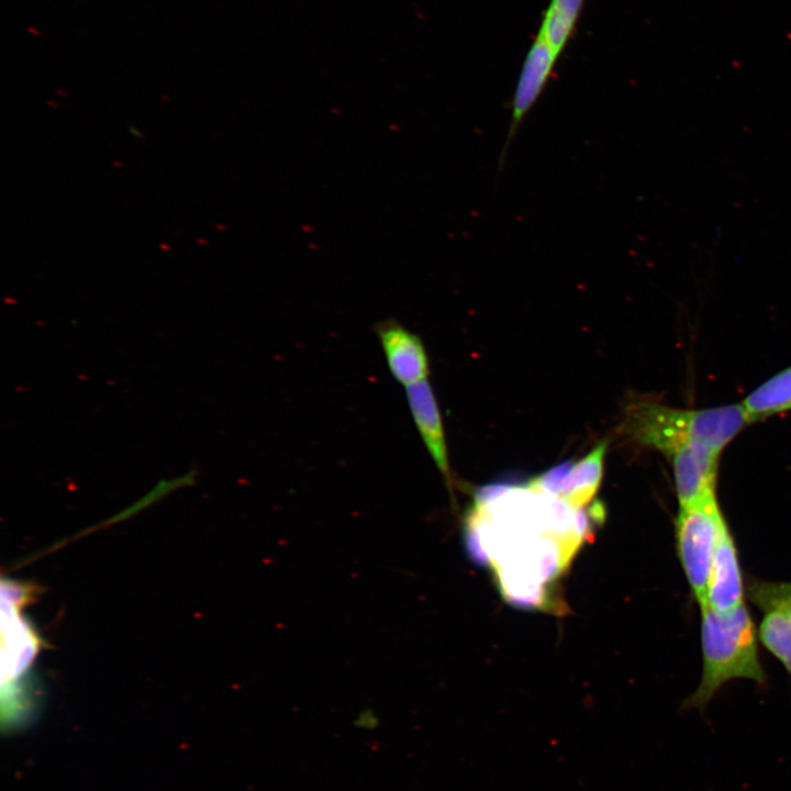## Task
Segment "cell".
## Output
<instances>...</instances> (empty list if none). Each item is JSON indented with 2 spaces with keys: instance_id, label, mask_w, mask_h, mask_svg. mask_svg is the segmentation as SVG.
I'll return each instance as SVG.
<instances>
[{
  "instance_id": "cell-12",
  "label": "cell",
  "mask_w": 791,
  "mask_h": 791,
  "mask_svg": "<svg viewBox=\"0 0 791 791\" xmlns=\"http://www.w3.org/2000/svg\"><path fill=\"white\" fill-rule=\"evenodd\" d=\"M750 423L791 410V367L761 383L740 402Z\"/></svg>"
},
{
  "instance_id": "cell-13",
  "label": "cell",
  "mask_w": 791,
  "mask_h": 791,
  "mask_svg": "<svg viewBox=\"0 0 791 791\" xmlns=\"http://www.w3.org/2000/svg\"><path fill=\"white\" fill-rule=\"evenodd\" d=\"M584 0H550L537 35L560 56L568 44Z\"/></svg>"
},
{
  "instance_id": "cell-1",
  "label": "cell",
  "mask_w": 791,
  "mask_h": 791,
  "mask_svg": "<svg viewBox=\"0 0 791 791\" xmlns=\"http://www.w3.org/2000/svg\"><path fill=\"white\" fill-rule=\"evenodd\" d=\"M504 486L466 517L468 554L491 566L504 599L520 606H550L552 584L570 565L601 517L558 498Z\"/></svg>"
},
{
  "instance_id": "cell-17",
  "label": "cell",
  "mask_w": 791,
  "mask_h": 791,
  "mask_svg": "<svg viewBox=\"0 0 791 791\" xmlns=\"http://www.w3.org/2000/svg\"><path fill=\"white\" fill-rule=\"evenodd\" d=\"M41 591V588L31 581H19L4 578L1 580V599L24 608L34 603Z\"/></svg>"
},
{
  "instance_id": "cell-14",
  "label": "cell",
  "mask_w": 791,
  "mask_h": 791,
  "mask_svg": "<svg viewBox=\"0 0 791 791\" xmlns=\"http://www.w3.org/2000/svg\"><path fill=\"white\" fill-rule=\"evenodd\" d=\"M762 611L759 639L791 675V620L782 609L777 606H768Z\"/></svg>"
},
{
  "instance_id": "cell-8",
  "label": "cell",
  "mask_w": 791,
  "mask_h": 791,
  "mask_svg": "<svg viewBox=\"0 0 791 791\" xmlns=\"http://www.w3.org/2000/svg\"><path fill=\"white\" fill-rule=\"evenodd\" d=\"M744 598L745 587L737 547L724 520L716 538L705 604L717 611H729L743 604Z\"/></svg>"
},
{
  "instance_id": "cell-5",
  "label": "cell",
  "mask_w": 791,
  "mask_h": 791,
  "mask_svg": "<svg viewBox=\"0 0 791 791\" xmlns=\"http://www.w3.org/2000/svg\"><path fill=\"white\" fill-rule=\"evenodd\" d=\"M24 606L1 599V688L25 682L44 642L21 611Z\"/></svg>"
},
{
  "instance_id": "cell-15",
  "label": "cell",
  "mask_w": 791,
  "mask_h": 791,
  "mask_svg": "<svg viewBox=\"0 0 791 791\" xmlns=\"http://www.w3.org/2000/svg\"><path fill=\"white\" fill-rule=\"evenodd\" d=\"M748 595L761 610L777 606L791 620V583L754 581L748 588Z\"/></svg>"
},
{
  "instance_id": "cell-6",
  "label": "cell",
  "mask_w": 791,
  "mask_h": 791,
  "mask_svg": "<svg viewBox=\"0 0 791 791\" xmlns=\"http://www.w3.org/2000/svg\"><path fill=\"white\" fill-rule=\"evenodd\" d=\"M559 56L538 35L531 45L524 59L517 85L511 100V116L504 145L499 158L503 166L509 148L527 114L538 101L553 73Z\"/></svg>"
},
{
  "instance_id": "cell-16",
  "label": "cell",
  "mask_w": 791,
  "mask_h": 791,
  "mask_svg": "<svg viewBox=\"0 0 791 791\" xmlns=\"http://www.w3.org/2000/svg\"><path fill=\"white\" fill-rule=\"evenodd\" d=\"M573 465L572 461H564L533 478L526 487L534 492L558 498Z\"/></svg>"
},
{
  "instance_id": "cell-2",
  "label": "cell",
  "mask_w": 791,
  "mask_h": 791,
  "mask_svg": "<svg viewBox=\"0 0 791 791\" xmlns=\"http://www.w3.org/2000/svg\"><path fill=\"white\" fill-rule=\"evenodd\" d=\"M750 423L742 404L705 409L672 408L650 398H638L625 409L623 433L634 443L670 458L691 442L722 453Z\"/></svg>"
},
{
  "instance_id": "cell-9",
  "label": "cell",
  "mask_w": 791,
  "mask_h": 791,
  "mask_svg": "<svg viewBox=\"0 0 791 791\" xmlns=\"http://www.w3.org/2000/svg\"><path fill=\"white\" fill-rule=\"evenodd\" d=\"M377 334L388 367L404 387L425 380L428 358L421 338L394 320L378 324Z\"/></svg>"
},
{
  "instance_id": "cell-3",
  "label": "cell",
  "mask_w": 791,
  "mask_h": 791,
  "mask_svg": "<svg viewBox=\"0 0 791 791\" xmlns=\"http://www.w3.org/2000/svg\"><path fill=\"white\" fill-rule=\"evenodd\" d=\"M701 609L702 675L698 688L681 710L704 712L716 692L728 681L767 679L758 655L757 633L749 610L743 603L729 611Z\"/></svg>"
},
{
  "instance_id": "cell-7",
  "label": "cell",
  "mask_w": 791,
  "mask_h": 791,
  "mask_svg": "<svg viewBox=\"0 0 791 791\" xmlns=\"http://www.w3.org/2000/svg\"><path fill=\"white\" fill-rule=\"evenodd\" d=\"M720 452L701 442H691L668 458L679 508H686L716 491Z\"/></svg>"
},
{
  "instance_id": "cell-11",
  "label": "cell",
  "mask_w": 791,
  "mask_h": 791,
  "mask_svg": "<svg viewBox=\"0 0 791 791\" xmlns=\"http://www.w3.org/2000/svg\"><path fill=\"white\" fill-rule=\"evenodd\" d=\"M605 453L606 442L603 441L575 464L558 499L576 510L588 505L599 489Z\"/></svg>"
},
{
  "instance_id": "cell-4",
  "label": "cell",
  "mask_w": 791,
  "mask_h": 791,
  "mask_svg": "<svg viewBox=\"0 0 791 791\" xmlns=\"http://www.w3.org/2000/svg\"><path fill=\"white\" fill-rule=\"evenodd\" d=\"M724 520L714 491L689 506L679 508L675 521L677 555L700 606L706 602L711 564Z\"/></svg>"
},
{
  "instance_id": "cell-10",
  "label": "cell",
  "mask_w": 791,
  "mask_h": 791,
  "mask_svg": "<svg viewBox=\"0 0 791 791\" xmlns=\"http://www.w3.org/2000/svg\"><path fill=\"white\" fill-rule=\"evenodd\" d=\"M405 392L411 414L425 447L438 470L449 481L447 446L433 389L425 379L405 387Z\"/></svg>"
}]
</instances>
